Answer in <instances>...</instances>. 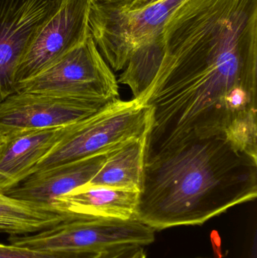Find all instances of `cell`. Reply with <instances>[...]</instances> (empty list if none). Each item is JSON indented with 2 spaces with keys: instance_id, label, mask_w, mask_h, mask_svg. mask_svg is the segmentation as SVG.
<instances>
[{
  "instance_id": "6da1fadb",
  "label": "cell",
  "mask_w": 257,
  "mask_h": 258,
  "mask_svg": "<svg viewBox=\"0 0 257 258\" xmlns=\"http://www.w3.org/2000/svg\"><path fill=\"white\" fill-rule=\"evenodd\" d=\"M153 45L158 72L140 98L152 113L144 161L225 135L257 156V0H184Z\"/></svg>"
},
{
  "instance_id": "7a4b0ae2",
  "label": "cell",
  "mask_w": 257,
  "mask_h": 258,
  "mask_svg": "<svg viewBox=\"0 0 257 258\" xmlns=\"http://www.w3.org/2000/svg\"><path fill=\"white\" fill-rule=\"evenodd\" d=\"M257 196V157L225 135L193 138L144 161L137 217L155 230L201 225Z\"/></svg>"
},
{
  "instance_id": "3957f363",
  "label": "cell",
  "mask_w": 257,
  "mask_h": 258,
  "mask_svg": "<svg viewBox=\"0 0 257 258\" xmlns=\"http://www.w3.org/2000/svg\"><path fill=\"white\" fill-rule=\"evenodd\" d=\"M151 117L150 108L139 98L116 100L78 122L25 177L69 162L107 154L131 140L147 135Z\"/></svg>"
},
{
  "instance_id": "277c9868",
  "label": "cell",
  "mask_w": 257,
  "mask_h": 258,
  "mask_svg": "<svg viewBox=\"0 0 257 258\" xmlns=\"http://www.w3.org/2000/svg\"><path fill=\"white\" fill-rule=\"evenodd\" d=\"M184 1L163 0L131 11L92 3L90 33L110 68L114 71H123L139 50L155 40L169 17Z\"/></svg>"
},
{
  "instance_id": "5b68a950",
  "label": "cell",
  "mask_w": 257,
  "mask_h": 258,
  "mask_svg": "<svg viewBox=\"0 0 257 258\" xmlns=\"http://www.w3.org/2000/svg\"><path fill=\"white\" fill-rule=\"evenodd\" d=\"M155 230L138 219L76 216L51 228L12 236L10 244L38 251H104L122 245H150Z\"/></svg>"
},
{
  "instance_id": "8992f818",
  "label": "cell",
  "mask_w": 257,
  "mask_h": 258,
  "mask_svg": "<svg viewBox=\"0 0 257 258\" xmlns=\"http://www.w3.org/2000/svg\"><path fill=\"white\" fill-rule=\"evenodd\" d=\"M16 92L113 101L119 85L90 33L52 66L18 83Z\"/></svg>"
},
{
  "instance_id": "52a82bcc",
  "label": "cell",
  "mask_w": 257,
  "mask_h": 258,
  "mask_svg": "<svg viewBox=\"0 0 257 258\" xmlns=\"http://www.w3.org/2000/svg\"><path fill=\"white\" fill-rule=\"evenodd\" d=\"M64 0H0V104L16 92L23 57Z\"/></svg>"
},
{
  "instance_id": "ba28073f",
  "label": "cell",
  "mask_w": 257,
  "mask_h": 258,
  "mask_svg": "<svg viewBox=\"0 0 257 258\" xmlns=\"http://www.w3.org/2000/svg\"><path fill=\"white\" fill-rule=\"evenodd\" d=\"M111 102L15 92L0 104V133L8 138L27 131L72 125Z\"/></svg>"
},
{
  "instance_id": "9c48e42d",
  "label": "cell",
  "mask_w": 257,
  "mask_h": 258,
  "mask_svg": "<svg viewBox=\"0 0 257 258\" xmlns=\"http://www.w3.org/2000/svg\"><path fill=\"white\" fill-rule=\"evenodd\" d=\"M91 0H64L23 57L16 83L36 77L60 60L90 35Z\"/></svg>"
},
{
  "instance_id": "30bf717a",
  "label": "cell",
  "mask_w": 257,
  "mask_h": 258,
  "mask_svg": "<svg viewBox=\"0 0 257 258\" xmlns=\"http://www.w3.org/2000/svg\"><path fill=\"white\" fill-rule=\"evenodd\" d=\"M107 154L32 173L1 192L16 200L54 208L57 198L90 183L104 165Z\"/></svg>"
},
{
  "instance_id": "8fae6325",
  "label": "cell",
  "mask_w": 257,
  "mask_h": 258,
  "mask_svg": "<svg viewBox=\"0 0 257 258\" xmlns=\"http://www.w3.org/2000/svg\"><path fill=\"white\" fill-rule=\"evenodd\" d=\"M77 123L27 131L6 138L0 147V176L5 182L1 191L24 178Z\"/></svg>"
},
{
  "instance_id": "7c38bea8",
  "label": "cell",
  "mask_w": 257,
  "mask_h": 258,
  "mask_svg": "<svg viewBox=\"0 0 257 258\" xmlns=\"http://www.w3.org/2000/svg\"><path fill=\"white\" fill-rule=\"evenodd\" d=\"M139 191L102 186H81L54 202V209L78 216L137 219Z\"/></svg>"
},
{
  "instance_id": "4fadbf2b",
  "label": "cell",
  "mask_w": 257,
  "mask_h": 258,
  "mask_svg": "<svg viewBox=\"0 0 257 258\" xmlns=\"http://www.w3.org/2000/svg\"><path fill=\"white\" fill-rule=\"evenodd\" d=\"M146 135L134 138L107 154L89 186H102L140 192L143 180Z\"/></svg>"
},
{
  "instance_id": "5bb4252c",
  "label": "cell",
  "mask_w": 257,
  "mask_h": 258,
  "mask_svg": "<svg viewBox=\"0 0 257 258\" xmlns=\"http://www.w3.org/2000/svg\"><path fill=\"white\" fill-rule=\"evenodd\" d=\"M75 216L50 206L12 198L0 191V233L11 236L33 234Z\"/></svg>"
},
{
  "instance_id": "9a60e30c",
  "label": "cell",
  "mask_w": 257,
  "mask_h": 258,
  "mask_svg": "<svg viewBox=\"0 0 257 258\" xmlns=\"http://www.w3.org/2000/svg\"><path fill=\"white\" fill-rule=\"evenodd\" d=\"M101 252L87 251H38L12 244H0V258H96Z\"/></svg>"
},
{
  "instance_id": "2e32d148",
  "label": "cell",
  "mask_w": 257,
  "mask_h": 258,
  "mask_svg": "<svg viewBox=\"0 0 257 258\" xmlns=\"http://www.w3.org/2000/svg\"><path fill=\"white\" fill-rule=\"evenodd\" d=\"M138 245H122L101 251L96 258H134L143 249Z\"/></svg>"
},
{
  "instance_id": "e0dca14e",
  "label": "cell",
  "mask_w": 257,
  "mask_h": 258,
  "mask_svg": "<svg viewBox=\"0 0 257 258\" xmlns=\"http://www.w3.org/2000/svg\"><path fill=\"white\" fill-rule=\"evenodd\" d=\"M92 3L110 5L126 10L135 0H91Z\"/></svg>"
},
{
  "instance_id": "ac0fdd59",
  "label": "cell",
  "mask_w": 257,
  "mask_h": 258,
  "mask_svg": "<svg viewBox=\"0 0 257 258\" xmlns=\"http://www.w3.org/2000/svg\"><path fill=\"white\" fill-rule=\"evenodd\" d=\"M163 0H135L126 11L136 10V9H143L147 6H152L155 3H159ZM124 10V9H123Z\"/></svg>"
},
{
  "instance_id": "d6986e66",
  "label": "cell",
  "mask_w": 257,
  "mask_h": 258,
  "mask_svg": "<svg viewBox=\"0 0 257 258\" xmlns=\"http://www.w3.org/2000/svg\"><path fill=\"white\" fill-rule=\"evenodd\" d=\"M146 254H145L144 249L140 251L137 255L135 256L134 258H146Z\"/></svg>"
},
{
  "instance_id": "ffe728a7",
  "label": "cell",
  "mask_w": 257,
  "mask_h": 258,
  "mask_svg": "<svg viewBox=\"0 0 257 258\" xmlns=\"http://www.w3.org/2000/svg\"><path fill=\"white\" fill-rule=\"evenodd\" d=\"M6 137L4 136L3 134L0 133V147L4 144L5 141H6Z\"/></svg>"
},
{
  "instance_id": "44dd1931",
  "label": "cell",
  "mask_w": 257,
  "mask_h": 258,
  "mask_svg": "<svg viewBox=\"0 0 257 258\" xmlns=\"http://www.w3.org/2000/svg\"><path fill=\"white\" fill-rule=\"evenodd\" d=\"M4 180H3V177L0 176V191L2 190V189H3V187H4Z\"/></svg>"
},
{
  "instance_id": "7402d4cb",
  "label": "cell",
  "mask_w": 257,
  "mask_h": 258,
  "mask_svg": "<svg viewBox=\"0 0 257 258\" xmlns=\"http://www.w3.org/2000/svg\"><path fill=\"white\" fill-rule=\"evenodd\" d=\"M199 258H202V257H199Z\"/></svg>"
}]
</instances>
